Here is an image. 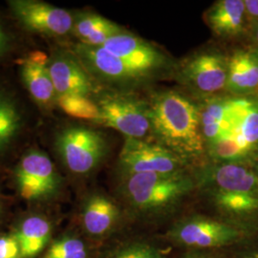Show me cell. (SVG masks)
<instances>
[{
	"mask_svg": "<svg viewBox=\"0 0 258 258\" xmlns=\"http://www.w3.org/2000/svg\"><path fill=\"white\" fill-rule=\"evenodd\" d=\"M52 227L40 216H30L20 224L15 232L19 242L21 257L33 258L45 248L50 240Z\"/></svg>",
	"mask_w": 258,
	"mask_h": 258,
	"instance_id": "obj_18",
	"label": "cell"
},
{
	"mask_svg": "<svg viewBox=\"0 0 258 258\" xmlns=\"http://www.w3.org/2000/svg\"><path fill=\"white\" fill-rule=\"evenodd\" d=\"M55 103L71 117L83 120H97L100 117V111L96 102L88 97L79 95H65L56 98Z\"/></svg>",
	"mask_w": 258,
	"mask_h": 258,
	"instance_id": "obj_21",
	"label": "cell"
},
{
	"mask_svg": "<svg viewBox=\"0 0 258 258\" xmlns=\"http://www.w3.org/2000/svg\"><path fill=\"white\" fill-rule=\"evenodd\" d=\"M22 117L17 103L0 91V153L9 148L21 128Z\"/></svg>",
	"mask_w": 258,
	"mask_h": 258,
	"instance_id": "obj_20",
	"label": "cell"
},
{
	"mask_svg": "<svg viewBox=\"0 0 258 258\" xmlns=\"http://www.w3.org/2000/svg\"><path fill=\"white\" fill-rule=\"evenodd\" d=\"M188 258H209V257H206V256H200V255H194V256H190V257Z\"/></svg>",
	"mask_w": 258,
	"mask_h": 258,
	"instance_id": "obj_28",
	"label": "cell"
},
{
	"mask_svg": "<svg viewBox=\"0 0 258 258\" xmlns=\"http://www.w3.org/2000/svg\"><path fill=\"white\" fill-rule=\"evenodd\" d=\"M49 58L42 52L31 53L21 63L22 82L40 106L47 108L56 101V94L48 68Z\"/></svg>",
	"mask_w": 258,
	"mask_h": 258,
	"instance_id": "obj_13",
	"label": "cell"
},
{
	"mask_svg": "<svg viewBox=\"0 0 258 258\" xmlns=\"http://www.w3.org/2000/svg\"><path fill=\"white\" fill-rule=\"evenodd\" d=\"M100 111L97 122L115 129L125 138L145 140L150 133L148 100L130 91L101 94L96 101Z\"/></svg>",
	"mask_w": 258,
	"mask_h": 258,
	"instance_id": "obj_5",
	"label": "cell"
},
{
	"mask_svg": "<svg viewBox=\"0 0 258 258\" xmlns=\"http://www.w3.org/2000/svg\"><path fill=\"white\" fill-rule=\"evenodd\" d=\"M48 68L56 98L65 95L89 98L94 93L92 78L75 54L56 51L49 58Z\"/></svg>",
	"mask_w": 258,
	"mask_h": 258,
	"instance_id": "obj_12",
	"label": "cell"
},
{
	"mask_svg": "<svg viewBox=\"0 0 258 258\" xmlns=\"http://www.w3.org/2000/svg\"><path fill=\"white\" fill-rule=\"evenodd\" d=\"M207 25L215 37L231 38L243 32L246 20L244 0H219L205 14Z\"/></svg>",
	"mask_w": 258,
	"mask_h": 258,
	"instance_id": "obj_15",
	"label": "cell"
},
{
	"mask_svg": "<svg viewBox=\"0 0 258 258\" xmlns=\"http://www.w3.org/2000/svg\"><path fill=\"white\" fill-rule=\"evenodd\" d=\"M213 205L223 213L245 217L258 213V194H234L217 189H204Z\"/></svg>",
	"mask_w": 258,
	"mask_h": 258,
	"instance_id": "obj_19",
	"label": "cell"
},
{
	"mask_svg": "<svg viewBox=\"0 0 258 258\" xmlns=\"http://www.w3.org/2000/svg\"><path fill=\"white\" fill-rule=\"evenodd\" d=\"M254 37H255V40L257 41L258 43V23L255 24V32H254Z\"/></svg>",
	"mask_w": 258,
	"mask_h": 258,
	"instance_id": "obj_27",
	"label": "cell"
},
{
	"mask_svg": "<svg viewBox=\"0 0 258 258\" xmlns=\"http://www.w3.org/2000/svg\"><path fill=\"white\" fill-rule=\"evenodd\" d=\"M173 238L185 246L218 248L239 239L236 228L224 222L204 217H194L179 223L172 231Z\"/></svg>",
	"mask_w": 258,
	"mask_h": 258,
	"instance_id": "obj_11",
	"label": "cell"
},
{
	"mask_svg": "<svg viewBox=\"0 0 258 258\" xmlns=\"http://www.w3.org/2000/svg\"><path fill=\"white\" fill-rule=\"evenodd\" d=\"M8 3L15 18L31 32L51 37L72 33L74 17L66 10L36 0H12Z\"/></svg>",
	"mask_w": 258,
	"mask_h": 258,
	"instance_id": "obj_10",
	"label": "cell"
},
{
	"mask_svg": "<svg viewBox=\"0 0 258 258\" xmlns=\"http://www.w3.org/2000/svg\"><path fill=\"white\" fill-rule=\"evenodd\" d=\"M87 251L82 240L62 237L55 240L43 258H86Z\"/></svg>",
	"mask_w": 258,
	"mask_h": 258,
	"instance_id": "obj_22",
	"label": "cell"
},
{
	"mask_svg": "<svg viewBox=\"0 0 258 258\" xmlns=\"http://www.w3.org/2000/svg\"><path fill=\"white\" fill-rule=\"evenodd\" d=\"M256 173H257V175H258V166H257V171H256Z\"/></svg>",
	"mask_w": 258,
	"mask_h": 258,
	"instance_id": "obj_30",
	"label": "cell"
},
{
	"mask_svg": "<svg viewBox=\"0 0 258 258\" xmlns=\"http://www.w3.org/2000/svg\"><path fill=\"white\" fill-rule=\"evenodd\" d=\"M246 20L250 23H258V0H244Z\"/></svg>",
	"mask_w": 258,
	"mask_h": 258,
	"instance_id": "obj_25",
	"label": "cell"
},
{
	"mask_svg": "<svg viewBox=\"0 0 258 258\" xmlns=\"http://www.w3.org/2000/svg\"><path fill=\"white\" fill-rule=\"evenodd\" d=\"M102 47L140 69L162 80L174 74L176 63L151 42L127 31L109 38Z\"/></svg>",
	"mask_w": 258,
	"mask_h": 258,
	"instance_id": "obj_8",
	"label": "cell"
},
{
	"mask_svg": "<svg viewBox=\"0 0 258 258\" xmlns=\"http://www.w3.org/2000/svg\"><path fill=\"white\" fill-rule=\"evenodd\" d=\"M122 194L137 211L163 212L180 203L196 185L184 172L173 174H135L122 177Z\"/></svg>",
	"mask_w": 258,
	"mask_h": 258,
	"instance_id": "obj_2",
	"label": "cell"
},
{
	"mask_svg": "<svg viewBox=\"0 0 258 258\" xmlns=\"http://www.w3.org/2000/svg\"><path fill=\"white\" fill-rule=\"evenodd\" d=\"M55 148L65 166L76 174L93 171L108 151L102 133L84 126L62 129L55 139Z\"/></svg>",
	"mask_w": 258,
	"mask_h": 258,
	"instance_id": "obj_6",
	"label": "cell"
},
{
	"mask_svg": "<svg viewBox=\"0 0 258 258\" xmlns=\"http://www.w3.org/2000/svg\"><path fill=\"white\" fill-rule=\"evenodd\" d=\"M122 177L135 174H173L184 172L186 164L156 142L125 138L119 156Z\"/></svg>",
	"mask_w": 258,
	"mask_h": 258,
	"instance_id": "obj_7",
	"label": "cell"
},
{
	"mask_svg": "<svg viewBox=\"0 0 258 258\" xmlns=\"http://www.w3.org/2000/svg\"><path fill=\"white\" fill-rule=\"evenodd\" d=\"M148 102L150 134L187 165L208 156L198 104L175 90L152 94Z\"/></svg>",
	"mask_w": 258,
	"mask_h": 258,
	"instance_id": "obj_1",
	"label": "cell"
},
{
	"mask_svg": "<svg viewBox=\"0 0 258 258\" xmlns=\"http://www.w3.org/2000/svg\"><path fill=\"white\" fill-rule=\"evenodd\" d=\"M249 258H258V253H255V254H253L252 256H250Z\"/></svg>",
	"mask_w": 258,
	"mask_h": 258,
	"instance_id": "obj_29",
	"label": "cell"
},
{
	"mask_svg": "<svg viewBox=\"0 0 258 258\" xmlns=\"http://www.w3.org/2000/svg\"><path fill=\"white\" fill-rule=\"evenodd\" d=\"M19 194L29 201L46 199L57 191L60 179L55 166L45 153L29 150L15 171Z\"/></svg>",
	"mask_w": 258,
	"mask_h": 258,
	"instance_id": "obj_9",
	"label": "cell"
},
{
	"mask_svg": "<svg viewBox=\"0 0 258 258\" xmlns=\"http://www.w3.org/2000/svg\"><path fill=\"white\" fill-rule=\"evenodd\" d=\"M118 216V207L109 198L100 194L93 195L83 208V227L92 235H102L110 231Z\"/></svg>",
	"mask_w": 258,
	"mask_h": 258,
	"instance_id": "obj_17",
	"label": "cell"
},
{
	"mask_svg": "<svg viewBox=\"0 0 258 258\" xmlns=\"http://www.w3.org/2000/svg\"><path fill=\"white\" fill-rule=\"evenodd\" d=\"M125 29L102 16L83 12L74 17L72 33L80 40V43L88 46H102L116 35L124 32Z\"/></svg>",
	"mask_w": 258,
	"mask_h": 258,
	"instance_id": "obj_16",
	"label": "cell"
},
{
	"mask_svg": "<svg viewBox=\"0 0 258 258\" xmlns=\"http://www.w3.org/2000/svg\"><path fill=\"white\" fill-rule=\"evenodd\" d=\"M176 81L201 100L226 90L228 57L216 49L201 50L176 63Z\"/></svg>",
	"mask_w": 258,
	"mask_h": 258,
	"instance_id": "obj_4",
	"label": "cell"
},
{
	"mask_svg": "<svg viewBox=\"0 0 258 258\" xmlns=\"http://www.w3.org/2000/svg\"><path fill=\"white\" fill-rule=\"evenodd\" d=\"M113 258H163V255L151 246L138 244L120 250Z\"/></svg>",
	"mask_w": 258,
	"mask_h": 258,
	"instance_id": "obj_23",
	"label": "cell"
},
{
	"mask_svg": "<svg viewBox=\"0 0 258 258\" xmlns=\"http://www.w3.org/2000/svg\"><path fill=\"white\" fill-rule=\"evenodd\" d=\"M226 90L234 95L258 91V51L240 49L228 57Z\"/></svg>",
	"mask_w": 258,
	"mask_h": 258,
	"instance_id": "obj_14",
	"label": "cell"
},
{
	"mask_svg": "<svg viewBox=\"0 0 258 258\" xmlns=\"http://www.w3.org/2000/svg\"><path fill=\"white\" fill-rule=\"evenodd\" d=\"M0 258H22L19 242L15 235L0 238Z\"/></svg>",
	"mask_w": 258,
	"mask_h": 258,
	"instance_id": "obj_24",
	"label": "cell"
},
{
	"mask_svg": "<svg viewBox=\"0 0 258 258\" xmlns=\"http://www.w3.org/2000/svg\"><path fill=\"white\" fill-rule=\"evenodd\" d=\"M11 47V38L4 28L0 25V57L9 51Z\"/></svg>",
	"mask_w": 258,
	"mask_h": 258,
	"instance_id": "obj_26",
	"label": "cell"
},
{
	"mask_svg": "<svg viewBox=\"0 0 258 258\" xmlns=\"http://www.w3.org/2000/svg\"><path fill=\"white\" fill-rule=\"evenodd\" d=\"M75 55L81 60L91 78L116 88L130 91L158 81L155 76L111 54L102 46H88L78 43Z\"/></svg>",
	"mask_w": 258,
	"mask_h": 258,
	"instance_id": "obj_3",
	"label": "cell"
}]
</instances>
